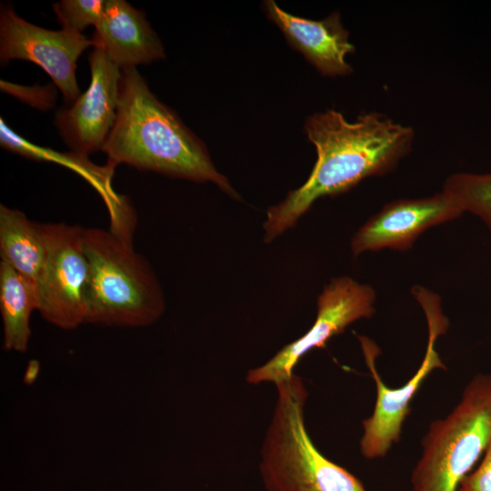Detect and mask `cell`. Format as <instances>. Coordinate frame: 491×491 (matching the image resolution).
Here are the masks:
<instances>
[{
    "instance_id": "8",
    "label": "cell",
    "mask_w": 491,
    "mask_h": 491,
    "mask_svg": "<svg viewBox=\"0 0 491 491\" xmlns=\"http://www.w3.org/2000/svg\"><path fill=\"white\" fill-rule=\"evenodd\" d=\"M376 292L368 285L348 277L333 279L317 299V315L311 328L300 338L284 346L269 361L251 369L246 381L252 385H277L289 377L299 360L314 348H323L335 336L361 318L375 313Z\"/></svg>"
},
{
    "instance_id": "20",
    "label": "cell",
    "mask_w": 491,
    "mask_h": 491,
    "mask_svg": "<svg viewBox=\"0 0 491 491\" xmlns=\"http://www.w3.org/2000/svg\"><path fill=\"white\" fill-rule=\"evenodd\" d=\"M1 89L3 92L5 90H15L29 95L24 102L29 103L32 106H36L41 109L50 108L55 101V90L51 89L50 86L39 87H25L18 86L13 84L1 80Z\"/></svg>"
},
{
    "instance_id": "4",
    "label": "cell",
    "mask_w": 491,
    "mask_h": 491,
    "mask_svg": "<svg viewBox=\"0 0 491 491\" xmlns=\"http://www.w3.org/2000/svg\"><path fill=\"white\" fill-rule=\"evenodd\" d=\"M277 401L261 451L260 474L268 491H366L362 482L326 457L305 423L307 391L296 375L276 385Z\"/></svg>"
},
{
    "instance_id": "21",
    "label": "cell",
    "mask_w": 491,
    "mask_h": 491,
    "mask_svg": "<svg viewBox=\"0 0 491 491\" xmlns=\"http://www.w3.org/2000/svg\"><path fill=\"white\" fill-rule=\"evenodd\" d=\"M38 370H39L38 362L35 360L31 361L26 370V375H25L26 382L28 381V378H31V382L34 381V378H35L38 374Z\"/></svg>"
},
{
    "instance_id": "7",
    "label": "cell",
    "mask_w": 491,
    "mask_h": 491,
    "mask_svg": "<svg viewBox=\"0 0 491 491\" xmlns=\"http://www.w3.org/2000/svg\"><path fill=\"white\" fill-rule=\"evenodd\" d=\"M46 261L36 284L37 311L52 325L74 329L85 323L89 265L83 230L65 223H42Z\"/></svg>"
},
{
    "instance_id": "10",
    "label": "cell",
    "mask_w": 491,
    "mask_h": 491,
    "mask_svg": "<svg viewBox=\"0 0 491 491\" xmlns=\"http://www.w3.org/2000/svg\"><path fill=\"white\" fill-rule=\"evenodd\" d=\"M91 81L70 107L59 110L55 124L72 152L87 156L102 151L117 115L121 68L98 46L89 55Z\"/></svg>"
},
{
    "instance_id": "19",
    "label": "cell",
    "mask_w": 491,
    "mask_h": 491,
    "mask_svg": "<svg viewBox=\"0 0 491 491\" xmlns=\"http://www.w3.org/2000/svg\"><path fill=\"white\" fill-rule=\"evenodd\" d=\"M458 491H491V440L480 464L463 479Z\"/></svg>"
},
{
    "instance_id": "11",
    "label": "cell",
    "mask_w": 491,
    "mask_h": 491,
    "mask_svg": "<svg viewBox=\"0 0 491 491\" xmlns=\"http://www.w3.org/2000/svg\"><path fill=\"white\" fill-rule=\"evenodd\" d=\"M463 211L443 190L431 196L387 203L355 234V256L384 248L405 251L428 228L459 217Z\"/></svg>"
},
{
    "instance_id": "6",
    "label": "cell",
    "mask_w": 491,
    "mask_h": 491,
    "mask_svg": "<svg viewBox=\"0 0 491 491\" xmlns=\"http://www.w3.org/2000/svg\"><path fill=\"white\" fill-rule=\"evenodd\" d=\"M415 295L426 313L429 334L423 361L416 374L404 386L390 388L383 382L376 366L378 347L370 339L358 336L376 392L373 413L362 421L363 434L359 446L366 459L383 458L393 445L398 443L403 424L410 413L411 402L426 378L436 369H446L436 349V342L446 331L447 319L443 316L435 295L424 288L416 289Z\"/></svg>"
},
{
    "instance_id": "5",
    "label": "cell",
    "mask_w": 491,
    "mask_h": 491,
    "mask_svg": "<svg viewBox=\"0 0 491 491\" xmlns=\"http://www.w3.org/2000/svg\"><path fill=\"white\" fill-rule=\"evenodd\" d=\"M491 440V373L477 374L446 417L433 421L411 475L412 491H458Z\"/></svg>"
},
{
    "instance_id": "1",
    "label": "cell",
    "mask_w": 491,
    "mask_h": 491,
    "mask_svg": "<svg viewBox=\"0 0 491 491\" xmlns=\"http://www.w3.org/2000/svg\"><path fill=\"white\" fill-rule=\"evenodd\" d=\"M305 130L316 147V162L303 185L267 210L266 242L294 225L317 198L342 194L366 177L394 170L415 139L413 127L378 112L348 122L342 113L327 109L307 117Z\"/></svg>"
},
{
    "instance_id": "17",
    "label": "cell",
    "mask_w": 491,
    "mask_h": 491,
    "mask_svg": "<svg viewBox=\"0 0 491 491\" xmlns=\"http://www.w3.org/2000/svg\"><path fill=\"white\" fill-rule=\"evenodd\" d=\"M461 210L482 220L491 233V172H458L448 176L443 185Z\"/></svg>"
},
{
    "instance_id": "16",
    "label": "cell",
    "mask_w": 491,
    "mask_h": 491,
    "mask_svg": "<svg viewBox=\"0 0 491 491\" xmlns=\"http://www.w3.org/2000/svg\"><path fill=\"white\" fill-rule=\"evenodd\" d=\"M0 145L10 152L35 160L55 161L81 173L106 198V202L116 195L111 189V178L114 167L108 165L97 166L91 163L87 156L75 152L60 154L49 148L39 147L21 137L0 119Z\"/></svg>"
},
{
    "instance_id": "12",
    "label": "cell",
    "mask_w": 491,
    "mask_h": 491,
    "mask_svg": "<svg viewBox=\"0 0 491 491\" xmlns=\"http://www.w3.org/2000/svg\"><path fill=\"white\" fill-rule=\"evenodd\" d=\"M264 7L267 17L282 31L288 44L322 75L346 76L354 71L346 57L354 53L356 47L349 41V32L343 25L338 11L324 19L311 20L284 11L273 0L265 1Z\"/></svg>"
},
{
    "instance_id": "9",
    "label": "cell",
    "mask_w": 491,
    "mask_h": 491,
    "mask_svg": "<svg viewBox=\"0 0 491 491\" xmlns=\"http://www.w3.org/2000/svg\"><path fill=\"white\" fill-rule=\"evenodd\" d=\"M95 42L83 34L66 29L48 30L18 16L11 5L0 9V61L11 59L33 62L44 69L73 104L81 95L77 85L76 62Z\"/></svg>"
},
{
    "instance_id": "13",
    "label": "cell",
    "mask_w": 491,
    "mask_h": 491,
    "mask_svg": "<svg viewBox=\"0 0 491 491\" xmlns=\"http://www.w3.org/2000/svg\"><path fill=\"white\" fill-rule=\"evenodd\" d=\"M92 40L120 68L147 65L165 55L164 45L145 13L124 0H105Z\"/></svg>"
},
{
    "instance_id": "15",
    "label": "cell",
    "mask_w": 491,
    "mask_h": 491,
    "mask_svg": "<svg viewBox=\"0 0 491 491\" xmlns=\"http://www.w3.org/2000/svg\"><path fill=\"white\" fill-rule=\"evenodd\" d=\"M36 286L4 261H0V310L5 350L25 352L31 328L30 317L37 310Z\"/></svg>"
},
{
    "instance_id": "3",
    "label": "cell",
    "mask_w": 491,
    "mask_h": 491,
    "mask_svg": "<svg viewBox=\"0 0 491 491\" xmlns=\"http://www.w3.org/2000/svg\"><path fill=\"white\" fill-rule=\"evenodd\" d=\"M109 230L84 228L89 265L85 323L140 327L156 321L165 309L158 281L132 245L134 215L130 207L111 215Z\"/></svg>"
},
{
    "instance_id": "18",
    "label": "cell",
    "mask_w": 491,
    "mask_h": 491,
    "mask_svg": "<svg viewBox=\"0 0 491 491\" xmlns=\"http://www.w3.org/2000/svg\"><path fill=\"white\" fill-rule=\"evenodd\" d=\"M105 7V0H62L53 5L63 29L79 34L87 26L99 24Z\"/></svg>"
},
{
    "instance_id": "2",
    "label": "cell",
    "mask_w": 491,
    "mask_h": 491,
    "mask_svg": "<svg viewBox=\"0 0 491 491\" xmlns=\"http://www.w3.org/2000/svg\"><path fill=\"white\" fill-rule=\"evenodd\" d=\"M117 115L103 152L107 165L196 182L210 181L237 198L215 167L208 150L170 107L160 102L135 67L121 68Z\"/></svg>"
},
{
    "instance_id": "14",
    "label": "cell",
    "mask_w": 491,
    "mask_h": 491,
    "mask_svg": "<svg viewBox=\"0 0 491 491\" xmlns=\"http://www.w3.org/2000/svg\"><path fill=\"white\" fill-rule=\"evenodd\" d=\"M47 255L42 223L20 210L0 205V256L36 286Z\"/></svg>"
}]
</instances>
